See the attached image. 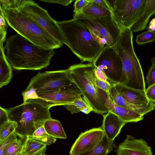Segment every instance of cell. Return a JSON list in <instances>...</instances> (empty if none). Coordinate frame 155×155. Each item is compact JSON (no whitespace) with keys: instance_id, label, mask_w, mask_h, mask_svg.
I'll list each match as a JSON object with an SVG mask.
<instances>
[{"instance_id":"1","label":"cell","mask_w":155,"mask_h":155,"mask_svg":"<svg viewBox=\"0 0 155 155\" xmlns=\"http://www.w3.org/2000/svg\"><path fill=\"white\" fill-rule=\"evenodd\" d=\"M6 42V58L15 69L37 70L46 68L55 54L54 50L39 46L17 33Z\"/></svg>"},{"instance_id":"2","label":"cell","mask_w":155,"mask_h":155,"mask_svg":"<svg viewBox=\"0 0 155 155\" xmlns=\"http://www.w3.org/2000/svg\"><path fill=\"white\" fill-rule=\"evenodd\" d=\"M51 107L42 99H30L22 104L7 109L9 120L16 122L15 130L21 138L31 136L51 118L49 109Z\"/></svg>"},{"instance_id":"3","label":"cell","mask_w":155,"mask_h":155,"mask_svg":"<svg viewBox=\"0 0 155 155\" xmlns=\"http://www.w3.org/2000/svg\"><path fill=\"white\" fill-rule=\"evenodd\" d=\"M66 45L80 60L81 63H93L104 47L87 28L73 19L58 21Z\"/></svg>"},{"instance_id":"4","label":"cell","mask_w":155,"mask_h":155,"mask_svg":"<svg viewBox=\"0 0 155 155\" xmlns=\"http://www.w3.org/2000/svg\"><path fill=\"white\" fill-rule=\"evenodd\" d=\"M133 37V32L130 28H123L117 44V52L121 59L122 65V74L119 83L145 91L143 72L139 60L134 52Z\"/></svg>"},{"instance_id":"5","label":"cell","mask_w":155,"mask_h":155,"mask_svg":"<svg viewBox=\"0 0 155 155\" xmlns=\"http://www.w3.org/2000/svg\"><path fill=\"white\" fill-rule=\"evenodd\" d=\"M5 18L8 25L17 33L34 44L54 50L63 47L56 39L35 21L17 9H5Z\"/></svg>"},{"instance_id":"6","label":"cell","mask_w":155,"mask_h":155,"mask_svg":"<svg viewBox=\"0 0 155 155\" xmlns=\"http://www.w3.org/2000/svg\"><path fill=\"white\" fill-rule=\"evenodd\" d=\"M95 69L93 63H89L74 64L67 69L70 77L92 106L93 111L103 115L109 111L97 90Z\"/></svg>"},{"instance_id":"7","label":"cell","mask_w":155,"mask_h":155,"mask_svg":"<svg viewBox=\"0 0 155 155\" xmlns=\"http://www.w3.org/2000/svg\"><path fill=\"white\" fill-rule=\"evenodd\" d=\"M59 91H81L70 77L67 69L39 72L32 78L22 92L23 103L36 92Z\"/></svg>"},{"instance_id":"8","label":"cell","mask_w":155,"mask_h":155,"mask_svg":"<svg viewBox=\"0 0 155 155\" xmlns=\"http://www.w3.org/2000/svg\"><path fill=\"white\" fill-rule=\"evenodd\" d=\"M73 19L87 28L102 46L107 45L117 52L116 45L122 29L112 16L95 18L81 13H74Z\"/></svg>"},{"instance_id":"9","label":"cell","mask_w":155,"mask_h":155,"mask_svg":"<svg viewBox=\"0 0 155 155\" xmlns=\"http://www.w3.org/2000/svg\"><path fill=\"white\" fill-rule=\"evenodd\" d=\"M18 9L35 21L56 39L66 45L57 21L51 18L46 10L30 0H20Z\"/></svg>"},{"instance_id":"10","label":"cell","mask_w":155,"mask_h":155,"mask_svg":"<svg viewBox=\"0 0 155 155\" xmlns=\"http://www.w3.org/2000/svg\"><path fill=\"white\" fill-rule=\"evenodd\" d=\"M146 0H116L111 12L122 29L130 28L141 15Z\"/></svg>"},{"instance_id":"11","label":"cell","mask_w":155,"mask_h":155,"mask_svg":"<svg viewBox=\"0 0 155 155\" xmlns=\"http://www.w3.org/2000/svg\"><path fill=\"white\" fill-rule=\"evenodd\" d=\"M93 63L96 70L104 73L111 84L120 83L122 74V62L113 48L105 45Z\"/></svg>"},{"instance_id":"12","label":"cell","mask_w":155,"mask_h":155,"mask_svg":"<svg viewBox=\"0 0 155 155\" xmlns=\"http://www.w3.org/2000/svg\"><path fill=\"white\" fill-rule=\"evenodd\" d=\"M105 136L101 127L82 132L71 147L69 154L78 155L94 148Z\"/></svg>"},{"instance_id":"13","label":"cell","mask_w":155,"mask_h":155,"mask_svg":"<svg viewBox=\"0 0 155 155\" xmlns=\"http://www.w3.org/2000/svg\"><path fill=\"white\" fill-rule=\"evenodd\" d=\"M96 88L101 99L109 111L116 114L126 123H136L143 119V116L116 104L111 99L108 93L97 86Z\"/></svg>"},{"instance_id":"14","label":"cell","mask_w":155,"mask_h":155,"mask_svg":"<svg viewBox=\"0 0 155 155\" xmlns=\"http://www.w3.org/2000/svg\"><path fill=\"white\" fill-rule=\"evenodd\" d=\"M81 95V91L38 92L33 94L29 99H42L46 104L52 107L69 104Z\"/></svg>"},{"instance_id":"15","label":"cell","mask_w":155,"mask_h":155,"mask_svg":"<svg viewBox=\"0 0 155 155\" xmlns=\"http://www.w3.org/2000/svg\"><path fill=\"white\" fill-rule=\"evenodd\" d=\"M117 155H153L151 148L143 139H136L130 134L119 144Z\"/></svg>"},{"instance_id":"16","label":"cell","mask_w":155,"mask_h":155,"mask_svg":"<svg viewBox=\"0 0 155 155\" xmlns=\"http://www.w3.org/2000/svg\"><path fill=\"white\" fill-rule=\"evenodd\" d=\"M112 85L124 99L132 104L143 105H147L152 101L147 97L145 91L132 88L120 83Z\"/></svg>"},{"instance_id":"17","label":"cell","mask_w":155,"mask_h":155,"mask_svg":"<svg viewBox=\"0 0 155 155\" xmlns=\"http://www.w3.org/2000/svg\"><path fill=\"white\" fill-rule=\"evenodd\" d=\"M102 116L103 119L101 127L104 134L108 139L113 141L126 123L110 111Z\"/></svg>"},{"instance_id":"18","label":"cell","mask_w":155,"mask_h":155,"mask_svg":"<svg viewBox=\"0 0 155 155\" xmlns=\"http://www.w3.org/2000/svg\"><path fill=\"white\" fill-rule=\"evenodd\" d=\"M108 94L111 99L116 104L143 116L153 110L155 108V103L153 101L147 105L140 106L128 102L120 96L112 85Z\"/></svg>"},{"instance_id":"19","label":"cell","mask_w":155,"mask_h":155,"mask_svg":"<svg viewBox=\"0 0 155 155\" xmlns=\"http://www.w3.org/2000/svg\"><path fill=\"white\" fill-rule=\"evenodd\" d=\"M153 15H155V0H146L141 15L131 28L132 31L137 32L146 29L150 18Z\"/></svg>"},{"instance_id":"20","label":"cell","mask_w":155,"mask_h":155,"mask_svg":"<svg viewBox=\"0 0 155 155\" xmlns=\"http://www.w3.org/2000/svg\"><path fill=\"white\" fill-rule=\"evenodd\" d=\"M3 44H0V87L8 84L12 77V68L5 53Z\"/></svg>"},{"instance_id":"21","label":"cell","mask_w":155,"mask_h":155,"mask_svg":"<svg viewBox=\"0 0 155 155\" xmlns=\"http://www.w3.org/2000/svg\"><path fill=\"white\" fill-rule=\"evenodd\" d=\"M72 114L82 112L88 114L93 111L92 106L82 94L69 104L63 105Z\"/></svg>"},{"instance_id":"22","label":"cell","mask_w":155,"mask_h":155,"mask_svg":"<svg viewBox=\"0 0 155 155\" xmlns=\"http://www.w3.org/2000/svg\"><path fill=\"white\" fill-rule=\"evenodd\" d=\"M47 145L26 137L18 155H38L46 148Z\"/></svg>"},{"instance_id":"23","label":"cell","mask_w":155,"mask_h":155,"mask_svg":"<svg viewBox=\"0 0 155 155\" xmlns=\"http://www.w3.org/2000/svg\"><path fill=\"white\" fill-rule=\"evenodd\" d=\"M81 13L95 18L112 16L111 12L94 2L93 0H90Z\"/></svg>"},{"instance_id":"24","label":"cell","mask_w":155,"mask_h":155,"mask_svg":"<svg viewBox=\"0 0 155 155\" xmlns=\"http://www.w3.org/2000/svg\"><path fill=\"white\" fill-rule=\"evenodd\" d=\"M44 126L47 133L53 137L56 138H67L62 125L59 121L51 118L45 122Z\"/></svg>"},{"instance_id":"25","label":"cell","mask_w":155,"mask_h":155,"mask_svg":"<svg viewBox=\"0 0 155 155\" xmlns=\"http://www.w3.org/2000/svg\"><path fill=\"white\" fill-rule=\"evenodd\" d=\"M113 142L105 135L102 140L94 148L78 155H107L113 149Z\"/></svg>"},{"instance_id":"26","label":"cell","mask_w":155,"mask_h":155,"mask_svg":"<svg viewBox=\"0 0 155 155\" xmlns=\"http://www.w3.org/2000/svg\"><path fill=\"white\" fill-rule=\"evenodd\" d=\"M27 137L46 145H50L56 141L55 138L47 133L44 126L36 130L32 136Z\"/></svg>"},{"instance_id":"27","label":"cell","mask_w":155,"mask_h":155,"mask_svg":"<svg viewBox=\"0 0 155 155\" xmlns=\"http://www.w3.org/2000/svg\"><path fill=\"white\" fill-rule=\"evenodd\" d=\"M26 138L18 139L7 145L3 150L2 155H18L21 150Z\"/></svg>"},{"instance_id":"28","label":"cell","mask_w":155,"mask_h":155,"mask_svg":"<svg viewBox=\"0 0 155 155\" xmlns=\"http://www.w3.org/2000/svg\"><path fill=\"white\" fill-rule=\"evenodd\" d=\"M18 126L17 123L10 120L0 125V142L8 137L12 133L15 132Z\"/></svg>"},{"instance_id":"29","label":"cell","mask_w":155,"mask_h":155,"mask_svg":"<svg viewBox=\"0 0 155 155\" xmlns=\"http://www.w3.org/2000/svg\"><path fill=\"white\" fill-rule=\"evenodd\" d=\"M155 41V31H147L136 36L135 41L139 45H143Z\"/></svg>"},{"instance_id":"30","label":"cell","mask_w":155,"mask_h":155,"mask_svg":"<svg viewBox=\"0 0 155 155\" xmlns=\"http://www.w3.org/2000/svg\"><path fill=\"white\" fill-rule=\"evenodd\" d=\"M7 28L4 11L0 8V44L5 41Z\"/></svg>"},{"instance_id":"31","label":"cell","mask_w":155,"mask_h":155,"mask_svg":"<svg viewBox=\"0 0 155 155\" xmlns=\"http://www.w3.org/2000/svg\"><path fill=\"white\" fill-rule=\"evenodd\" d=\"M20 0H0V8L5 9H17L19 7Z\"/></svg>"},{"instance_id":"32","label":"cell","mask_w":155,"mask_h":155,"mask_svg":"<svg viewBox=\"0 0 155 155\" xmlns=\"http://www.w3.org/2000/svg\"><path fill=\"white\" fill-rule=\"evenodd\" d=\"M146 78V83L149 87L155 84V64H152L149 68Z\"/></svg>"},{"instance_id":"33","label":"cell","mask_w":155,"mask_h":155,"mask_svg":"<svg viewBox=\"0 0 155 155\" xmlns=\"http://www.w3.org/2000/svg\"><path fill=\"white\" fill-rule=\"evenodd\" d=\"M90 0H76L75 2L74 6V13L79 14L81 13L85 6L88 4Z\"/></svg>"},{"instance_id":"34","label":"cell","mask_w":155,"mask_h":155,"mask_svg":"<svg viewBox=\"0 0 155 155\" xmlns=\"http://www.w3.org/2000/svg\"><path fill=\"white\" fill-rule=\"evenodd\" d=\"M17 136L15 132H13L4 140L0 142V155H2L3 150L7 145L18 139Z\"/></svg>"},{"instance_id":"35","label":"cell","mask_w":155,"mask_h":155,"mask_svg":"<svg viewBox=\"0 0 155 155\" xmlns=\"http://www.w3.org/2000/svg\"><path fill=\"white\" fill-rule=\"evenodd\" d=\"M95 82L96 86L97 87L103 90L107 93H109L111 87V84L110 83L100 80L96 77Z\"/></svg>"},{"instance_id":"36","label":"cell","mask_w":155,"mask_h":155,"mask_svg":"<svg viewBox=\"0 0 155 155\" xmlns=\"http://www.w3.org/2000/svg\"><path fill=\"white\" fill-rule=\"evenodd\" d=\"M146 94L149 100L155 102V84L148 87L146 90Z\"/></svg>"},{"instance_id":"37","label":"cell","mask_w":155,"mask_h":155,"mask_svg":"<svg viewBox=\"0 0 155 155\" xmlns=\"http://www.w3.org/2000/svg\"><path fill=\"white\" fill-rule=\"evenodd\" d=\"M7 109L0 107V125L9 121Z\"/></svg>"},{"instance_id":"38","label":"cell","mask_w":155,"mask_h":155,"mask_svg":"<svg viewBox=\"0 0 155 155\" xmlns=\"http://www.w3.org/2000/svg\"><path fill=\"white\" fill-rule=\"evenodd\" d=\"M41 1L49 3L60 4L67 6L70 4L74 0H39Z\"/></svg>"},{"instance_id":"39","label":"cell","mask_w":155,"mask_h":155,"mask_svg":"<svg viewBox=\"0 0 155 155\" xmlns=\"http://www.w3.org/2000/svg\"><path fill=\"white\" fill-rule=\"evenodd\" d=\"M95 3L111 12V10L105 0H93Z\"/></svg>"},{"instance_id":"40","label":"cell","mask_w":155,"mask_h":155,"mask_svg":"<svg viewBox=\"0 0 155 155\" xmlns=\"http://www.w3.org/2000/svg\"><path fill=\"white\" fill-rule=\"evenodd\" d=\"M147 28L149 31H155V18L152 19L150 22Z\"/></svg>"},{"instance_id":"41","label":"cell","mask_w":155,"mask_h":155,"mask_svg":"<svg viewBox=\"0 0 155 155\" xmlns=\"http://www.w3.org/2000/svg\"><path fill=\"white\" fill-rule=\"evenodd\" d=\"M108 6L110 8L111 11L113 8L116 1V0H105Z\"/></svg>"},{"instance_id":"42","label":"cell","mask_w":155,"mask_h":155,"mask_svg":"<svg viewBox=\"0 0 155 155\" xmlns=\"http://www.w3.org/2000/svg\"><path fill=\"white\" fill-rule=\"evenodd\" d=\"M46 150V148L44 149L40 154L38 155H46L45 153Z\"/></svg>"},{"instance_id":"43","label":"cell","mask_w":155,"mask_h":155,"mask_svg":"<svg viewBox=\"0 0 155 155\" xmlns=\"http://www.w3.org/2000/svg\"><path fill=\"white\" fill-rule=\"evenodd\" d=\"M151 61L152 64H155V56L151 59Z\"/></svg>"},{"instance_id":"44","label":"cell","mask_w":155,"mask_h":155,"mask_svg":"<svg viewBox=\"0 0 155 155\" xmlns=\"http://www.w3.org/2000/svg\"><path fill=\"white\" fill-rule=\"evenodd\" d=\"M154 103H155V102H154Z\"/></svg>"}]
</instances>
